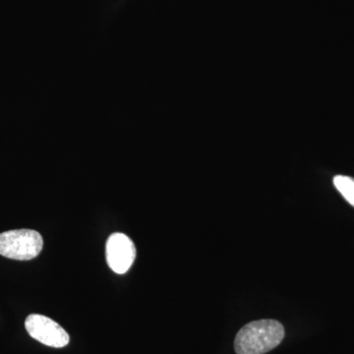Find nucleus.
I'll return each mask as SVG.
<instances>
[{
	"instance_id": "obj_1",
	"label": "nucleus",
	"mask_w": 354,
	"mask_h": 354,
	"mask_svg": "<svg viewBox=\"0 0 354 354\" xmlns=\"http://www.w3.org/2000/svg\"><path fill=\"white\" fill-rule=\"evenodd\" d=\"M285 335V328L279 321H253L237 333L234 351L237 354H265L279 346Z\"/></svg>"
},
{
	"instance_id": "obj_2",
	"label": "nucleus",
	"mask_w": 354,
	"mask_h": 354,
	"mask_svg": "<svg viewBox=\"0 0 354 354\" xmlns=\"http://www.w3.org/2000/svg\"><path fill=\"white\" fill-rule=\"evenodd\" d=\"M43 245V237L36 230H15L0 234V255L9 259H34Z\"/></svg>"
},
{
	"instance_id": "obj_3",
	"label": "nucleus",
	"mask_w": 354,
	"mask_h": 354,
	"mask_svg": "<svg viewBox=\"0 0 354 354\" xmlns=\"http://www.w3.org/2000/svg\"><path fill=\"white\" fill-rule=\"evenodd\" d=\"M25 328L32 339L44 346L60 348L68 344L70 337L66 330L48 317L31 314L26 319Z\"/></svg>"
},
{
	"instance_id": "obj_4",
	"label": "nucleus",
	"mask_w": 354,
	"mask_h": 354,
	"mask_svg": "<svg viewBox=\"0 0 354 354\" xmlns=\"http://www.w3.org/2000/svg\"><path fill=\"white\" fill-rule=\"evenodd\" d=\"M136 257V248L127 235L113 234L106 242V261L109 268L118 274H125Z\"/></svg>"
},
{
	"instance_id": "obj_5",
	"label": "nucleus",
	"mask_w": 354,
	"mask_h": 354,
	"mask_svg": "<svg viewBox=\"0 0 354 354\" xmlns=\"http://www.w3.org/2000/svg\"><path fill=\"white\" fill-rule=\"evenodd\" d=\"M334 184L342 197L354 207V178L346 176L334 177Z\"/></svg>"
}]
</instances>
